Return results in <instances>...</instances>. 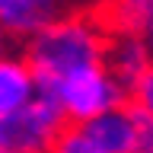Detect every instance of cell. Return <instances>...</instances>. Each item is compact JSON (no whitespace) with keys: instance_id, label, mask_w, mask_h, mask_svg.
I'll list each match as a JSON object with an SVG mask.
<instances>
[{"instance_id":"1","label":"cell","mask_w":153,"mask_h":153,"mask_svg":"<svg viewBox=\"0 0 153 153\" xmlns=\"http://www.w3.org/2000/svg\"><path fill=\"white\" fill-rule=\"evenodd\" d=\"M108 38H112V32L105 29L96 7L64 10L48 26H42L35 35H29L19 45V51L29 61L35 80L57 83L64 76L105 64Z\"/></svg>"},{"instance_id":"2","label":"cell","mask_w":153,"mask_h":153,"mask_svg":"<svg viewBox=\"0 0 153 153\" xmlns=\"http://www.w3.org/2000/svg\"><path fill=\"white\" fill-rule=\"evenodd\" d=\"M35 96H45L61 108L67 124H83L96 115H105L112 108L128 105V86H121L108 74V67H89L74 76H64L57 83L35 80Z\"/></svg>"},{"instance_id":"3","label":"cell","mask_w":153,"mask_h":153,"mask_svg":"<svg viewBox=\"0 0 153 153\" xmlns=\"http://www.w3.org/2000/svg\"><path fill=\"white\" fill-rule=\"evenodd\" d=\"M64 128L61 108L45 96H35L29 105L0 118V147L7 153H48Z\"/></svg>"},{"instance_id":"4","label":"cell","mask_w":153,"mask_h":153,"mask_svg":"<svg viewBox=\"0 0 153 153\" xmlns=\"http://www.w3.org/2000/svg\"><path fill=\"white\" fill-rule=\"evenodd\" d=\"M70 0H0V26L16 45L64 13Z\"/></svg>"},{"instance_id":"5","label":"cell","mask_w":153,"mask_h":153,"mask_svg":"<svg viewBox=\"0 0 153 153\" xmlns=\"http://www.w3.org/2000/svg\"><path fill=\"white\" fill-rule=\"evenodd\" d=\"M99 153H134V112L131 102L76 124Z\"/></svg>"},{"instance_id":"6","label":"cell","mask_w":153,"mask_h":153,"mask_svg":"<svg viewBox=\"0 0 153 153\" xmlns=\"http://www.w3.org/2000/svg\"><path fill=\"white\" fill-rule=\"evenodd\" d=\"M105 67L121 86L131 89L153 67V57H150V48H147L143 35H112L108 51H105Z\"/></svg>"},{"instance_id":"7","label":"cell","mask_w":153,"mask_h":153,"mask_svg":"<svg viewBox=\"0 0 153 153\" xmlns=\"http://www.w3.org/2000/svg\"><path fill=\"white\" fill-rule=\"evenodd\" d=\"M35 99V74L19 48L0 54V118Z\"/></svg>"},{"instance_id":"8","label":"cell","mask_w":153,"mask_h":153,"mask_svg":"<svg viewBox=\"0 0 153 153\" xmlns=\"http://www.w3.org/2000/svg\"><path fill=\"white\" fill-rule=\"evenodd\" d=\"M96 13L112 35H143L153 19V0H102Z\"/></svg>"},{"instance_id":"9","label":"cell","mask_w":153,"mask_h":153,"mask_svg":"<svg viewBox=\"0 0 153 153\" xmlns=\"http://www.w3.org/2000/svg\"><path fill=\"white\" fill-rule=\"evenodd\" d=\"M48 153H99L93 143L86 140V134L76 128V124H67L64 131L57 134V140L51 143Z\"/></svg>"},{"instance_id":"10","label":"cell","mask_w":153,"mask_h":153,"mask_svg":"<svg viewBox=\"0 0 153 153\" xmlns=\"http://www.w3.org/2000/svg\"><path fill=\"white\" fill-rule=\"evenodd\" d=\"M128 102H131L134 108H140V112H147V115L153 118V67L131 86V89H128Z\"/></svg>"},{"instance_id":"11","label":"cell","mask_w":153,"mask_h":153,"mask_svg":"<svg viewBox=\"0 0 153 153\" xmlns=\"http://www.w3.org/2000/svg\"><path fill=\"white\" fill-rule=\"evenodd\" d=\"M134 153H153V118L140 108H134Z\"/></svg>"},{"instance_id":"12","label":"cell","mask_w":153,"mask_h":153,"mask_svg":"<svg viewBox=\"0 0 153 153\" xmlns=\"http://www.w3.org/2000/svg\"><path fill=\"white\" fill-rule=\"evenodd\" d=\"M13 48H16V42L3 32V26H0V54H7V51H13Z\"/></svg>"},{"instance_id":"13","label":"cell","mask_w":153,"mask_h":153,"mask_svg":"<svg viewBox=\"0 0 153 153\" xmlns=\"http://www.w3.org/2000/svg\"><path fill=\"white\" fill-rule=\"evenodd\" d=\"M143 42H147V48H150V57H153V19L147 22V29H143Z\"/></svg>"},{"instance_id":"14","label":"cell","mask_w":153,"mask_h":153,"mask_svg":"<svg viewBox=\"0 0 153 153\" xmlns=\"http://www.w3.org/2000/svg\"><path fill=\"white\" fill-rule=\"evenodd\" d=\"M0 153H7V150H3V147H0Z\"/></svg>"}]
</instances>
